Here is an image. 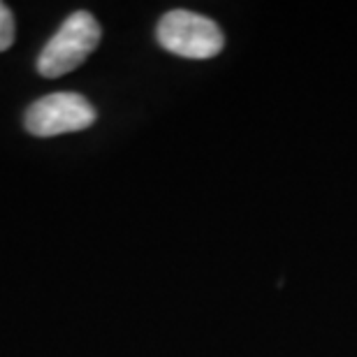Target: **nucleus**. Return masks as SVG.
I'll return each mask as SVG.
<instances>
[{
	"label": "nucleus",
	"mask_w": 357,
	"mask_h": 357,
	"mask_svg": "<svg viewBox=\"0 0 357 357\" xmlns=\"http://www.w3.org/2000/svg\"><path fill=\"white\" fill-rule=\"evenodd\" d=\"M155 35H158L162 49L195 61L213 59V56L220 54V49L225 45V38L220 33L218 24L188 10L167 12L160 19Z\"/></svg>",
	"instance_id": "nucleus-2"
},
{
	"label": "nucleus",
	"mask_w": 357,
	"mask_h": 357,
	"mask_svg": "<svg viewBox=\"0 0 357 357\" xmlns=\"http://www.w3.org/2000/svg\"><path fill=\"white\" fill-rule=\"evenodd\" d=\"M14 35H17V28H14V17L10 7L0 3V52H7L14 45Z\"/></svg>",
	"instance_id": "nucleus-4"
},
{
	"label": "nucleus",
	"mask_w": 357,
	"mask_h": 357,
	"mask_svg": "<svg viewBox=\"0 0 357 357\" xmlns=\"http://www.w3.org/2000/svg\"><path fill=\"white\" fill-rule=\"evenodd\" d=\"M96 109L79 93H52L26 112V130L35 137H56L86 130L96 123Z\"/></svg>",
	"instance_id": "nucleus-3"
},
{
	"label": "nucleus",
	"mask_w": 357,
	"mask_h": 357,
	"mask_svg": "<svg viewBox=\"0 0 357 357\" xmlns=\"http://www.w3.org/2000/svg\"><path fill=\"white\" fill-rule=\"evenodd\" d=\"M102 38L100 24L91 12H75L63 21V26L47 42L38 59V73L49 79L63 77L82 66L96 52Z\"/></svg>",
	"instance_id": "nucleus-1"
}]
</instances>
